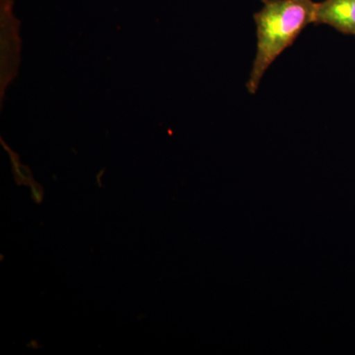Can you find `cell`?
Masks as SVG:
<instances>
[{"mask_svg":"<svg viewBox=\"0 0 355 355\" xmlns=\"http://www.w3.org/2000/svg\"><path fill=\"white\" fill-rule=\"evenodd\" d=\"M18 29V28H17ZM16 29V30H17ZM15 30V31H16ZM14 31V32H15ZM12 33L10 37L7 33L1 30V89L6 87L7 84L13 79L16 74L14 67L17 69V62L19 60V39L13 38Z\"/></svg>","mask_w":355,"mask_h":355,"instance_id":"3957f363","label":"cell"},{"mask_svg":"<svg viewBox=\"0 0 355 355\" xmlns=\"http://www.w3.org/2000/svg\"><path fill=\"white\" fill-rule=\"evenodd\" d=\"M30 187H31V193H32V198L33 200H35V202L40 203L43 200L44 198V191L43 188H42L41 186L38 183H36V182H33L31 184H30Z\"/></svg>","mask_w":355,"mask_h":355,"instance_id":"5b68a950","label":"cell"},{"mask_svg":"<svg viewBox=\"0 0 355 355\" xmlns=\"http://www.w3.org/2000/svg\"><path fill=\"white\" fill-rule=\"evenodd\" d=\"M3 147H6L8 151L9 156H10L11 164H12V171L16 181L20 184H31L34 180H33L32 173L30 171L29 168L21 164L19 157L17 154L14 153L10 149L7 148L6 144H3Z\"/></svg>","mask_w":355,"mask_h":355,"instance_id":"277c9868","label":"cell"},{"mask_svg":"<svg viewBox=\"0 0 355 355\" xmlns=\"http://www.w3.org/2000/svg\"><path fill=\"white\" fill-rule=\"evenodd\" d=\"M315 24H326L355 36V0H324L317 4Z\"/></svg>","mask_w":355,"mask_h":355,"instance_id":"7a4b0ae2","label":"cell"},{"mask_svg":"<svg viewBox=\"0 0 355 355\" xmlns=\"http://www.w3.org/2000/svg\"><path fill=\"white\" fill-rule=\"evenodd\" d=\"M254 15L257 51L247 90L254 94L261 78L275 60L291 46L308 25L315 23L317 4L313 0H263Z\"/></svg>","mask_w":355,"mask_h":355,"instance_id":"6da1fadb","label":"cell"}]
</instances>
